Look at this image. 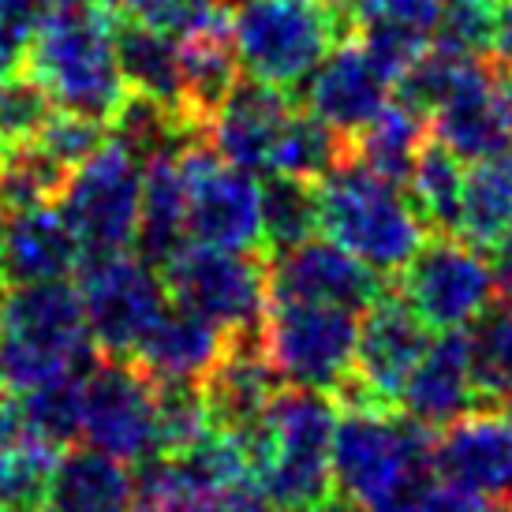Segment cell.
<instances>
[{"label": "cell", "mask_w": 512, "mask_h": 512, "mask_svg": "<svg viewBox=\"0 0 512 512\" xmlns=\"http://www.w3.org/2000/svg\"><path fill=\"white\" fill-rule=\"evenodd\" d=\"M359 311L326 303H266L262 348L285 385L337 393L352 378Z\"/></svg>", "instance_id": "8"}, {"label": "cell", "mask_w": 512, "mask_h": 512, "mask_svg": "<svg viewBox=\"0 0 512 512\" xmlns=\"http://www.w3.org/2000/svg\"><path fill=\"white\" fill-rule=\"evenodd\" d=\"M333 490L367 509L430 490V430L393 408H341L333 430Z\"/></svg>", "instance_id": "5"}, {"label": "cell", "mask_w": 512, "mask_h": 512, "mask_svg": "<svg viewBox=\"0 0 512 512\" xmlns=\"http://www.w3.org/2000/svg\"><path fill=\"white\" fill-rule=\"evenodd\" d=\"M385 292V277L333 240H303L266 258V303H326L367 311Z\"/></svg>", "instance_id": "15"}, {"label": "cell", "mask_w": 512, "mask_h": 512, "mask_svg": "<svg viewBox=\"0 0 512 512\" xmlns=\"http://www.w3.org/2000/svg\"><path fill=\"white\" fill-rule=\"evenodd\" d=\"M49 4L45 0H0V27L19 34V38H30L34 27L45 19Z\"/></svg>", "instance_id": "41"}, {"label": "cell", "mask_w": 512, "mask_h": 512, "mask_svg": "<svg viewBox=\"0 0 512 512\" xmlns=\"http://www.w3.org/2000/svg\"><path fill=\"white\" fill-rule=\"evenodd\" d=\"M75 288L83 299L86 333L101 356H131V348L169 303L161 270L128 251L86 258Z\"/></svg>", "instance_id": "11"}, {"label": "cell", "mask_w": 512, "mask_h": 512, "mask_svg": "<svg viewBox=\"0 0 512 512\" xmlns=\"http://www.w3.org/2000/svg\"><path fill=\"white\" fill-rule=\"evenodd\" d=\"M184 49V101L187 113L199 120L202 128L210 124V116L225 105L232 86L243 79L240 57L228 38V23L206 34H195L180 42Z\"/></svg>", "instance_id": "31"}, {"label": "cell", "mask_w": 512, "mask_h": 512, "mask_svg": "<svg viewBox=\"0 0 512 512\" xmlns=\"http://www.w3.org/2000/svg\"><path fill=\"white\" fill-rule=\"evenodd\" d=\"M23 49H27V38L0 27V83L12 79L15 72H23Z\"/></svg>", "instance_id": "44"}, {"label": "cell", "mask_w": 512, "mask_h": 512, "mask_svg": "<svg viewBox=\"0 0 512 512\" xmlns=\"http://www.w3.org/2000/svg\"><path fill=\"white\" fill-rule=\"evenodd\" d=\"M490 53L498 57V64H512V0H501V8L494 12V45Z\"/></svg>", "instance_id": "43"}, {"label": "cell", "mask_w": 512, "mask_h": 512, "mask_svg": "<svg viewBox=\"0 0 512 512\" xmlns=\"http://www.w3.org/2000/svg\"><path fill=\"white\" fill-rule=\"evenodd\" d=\"M303 86L307 113H314L348 143L382 113L393 94V79L374 64L356 38L333 45L322 64L303 79Z\"/></svg>", "instance_id": "19"}, {"label": "cell", "mask_w": 512, "mask_h": 512, "mask_svg": "<svg viewBox=\"0 0 512 512\" xmlns=\"http://www.w3.org/2000/svg\"><path fill=\"white\" fill-rule=\"evenodd\" d=\"M68 176L72 172L64 169L60 161H53L34 139L0 146V210L57 206Z\"/></svg>", "instance_id": "34"}, {"label": "cell", "mask_w": 512, "mask_h": 512, "mask_svg": "<svg viewBox=\"0 0 512 512\" xmlns=\"http://www.w3.org/2000/svg\"><path fill=\"white\" fill-rule=\"evenodd\" d=\"M105 139H109V124H101L94 116L68 113V109H53L45 128L34 135V143L42 146L53 161H60L68 172L79 169Z\"/></svg>", "instance_id": "39"}, {"label": "cell", "mask_w": 512, "mask_h": 512, "mask_svg": "<svg viewBox=\"0 0 512 512\" xmlns=\"http://www.w3.org/2000/svg\"><path fill=\"white\" fill-rule=\"evenodd\" d=\"M430 344V326L400 292L385 288L359 314L352 378L333 393L337 408H397L400 389Z\"/></svg>", "instance_id": "12"}, {"label": "cell", "mask_w": 512, "mask_h": 512, "mask_svg": "<svg viewBox=\"0 0 512 512\" xmlns=\"http://www.w3.org/2000/svg\"><path fill=\"white\" fill-rule=\"evenodd\" d=\"M509 512H512V490H509Z\"/></svg>", "instance_id": "51"}, {"label": "cell", "mask_w": 512, "mask_h": 512, "mask_svg": "<svg viewBox=\"0 0 512 512\" xmlns=\"http://www.w3.org/2000/svg\"><path fill=\"white\" fill-rule=\"evenodd\" d=\"M217 4H225V8H228V4H236V0H217Z\"/></svg>", "instance_id": "50"}, {"label": "cell", "mask_w": 512, "mask_h": 512, "mask_svg": "<svg viewBox=\"0 0 512 512\" xmlns=\"http://www.w3.org/2000/svg\"><path fill=\"white\" fill-rule=\"evenodd\" d=\"M348 157V139L322 124L307 109H292V116L281 128V139L273 146L270 172H288L303 180H322L329 169H337Z\"/></svg>", "instance_id": "35"}, {"label": "cell", "mask_w": 512, "mask_h": 512, "mask_svg": "<svg viewBox=\"0 0 512 512\" xmlns=\"http://www.w3.org/2000/svg\"><path fill=\"white\" fill-rule=\"evenodd\" d=\"M113 4H79L45 12L23 49V72L57 109L109 124L128 98L113 38Z\"/></svg>", "instance_id": "1"}, {"label": "cell", "mask_w": 512, "mask_h": 512, "mask_svg": "<svg viewBox=\"0 0 512 512\" xmlns=\"http://www.w3.org/2000/svg\"><path fill=\"white\" fill-rule=\"evenodd\" d=\"M221 348H225V329H217L210 318L172 299L131 348V359L154 382H199L214 367Z\"/></svg>", "instance_id": "23"}, {"label": "cell", "mask_w": 512, "mask_h": 512, "mask_svg": "<svg viewBox=\"0 0 512 512\" xmlns=\"http://www.w3.org/2000/svg\"><path fill=\"white\" fill-rule=\"evenodd\" d=\"M397 408L430 434L475 408L464 329H441L438 337H430L400 389Z\"/></svg>", "instance_id": "21"}, {"label": "cell", "mask_w": 512, "mask_h": 512, "mask_svg": "<svg viewBox=\"0 0 512 512\" xmlns=\"http://www.w3.org/2000/svg\"><path fill=\"white\" fill-rule=\"evenodd\" d=\"M83 266V247L57 206L4 210V277L12 285L68 281Z\"/></svg>", "instance_id": "22"}, {"label": "cell", "mask_w": 512, "mask_h": 512, "mask_svg": "<svg viewBox=\"0 0 512 512\" xmlns=\"http://www.w3.org/2000/svg\"><path fill=\"white\" fill-rule=\"evenodd\" d=\"M498 79H501V98H505V109H509V120H512V64H498Z\"/></svg>", "instance_id": "47"}, {"label": "cell", "mask_w": 512, "mask_h": 512, "mask_svg": "<svg viewBox=\"0 0 512 512\" xmlns=\"http://www.w3.org/2000/svg\"><path fill=\"white\" fill-rule=\"evenodd\" d=\"M38 512H135V468L94 445L64 449Z\"/></svg>", "instance_id": "24"}, {"label": "cell", "mask_w": 512, "mask_h": 512, "mask_svg": "<svg viewBox=\"0 0 512 512\" xmlns=\"http://www.w3.org/2000/svg\"><path fill=\"white\" fill-rule=\"evenodd\" d=\"M19 438H27L23 412H19V400L0 397V449H4V445H15Z\"/></svg>", "instance_id": "45"}, {"label": "cell", "mask_w": 512, "mask_h": 512, "mask_svg": "<svg viewBox=\"0 0 512 512\" xmlns=\"http://www.w3.org/2000/svg\"><path fill=\"white\" fill-rule=\"evenodd\" d=\"M471 400L479 412L512 415V311H483L464 333ZM471 408V412H475Z\"/></svg>", "instance_id": "29"}, {"label": "cell", "mask_w": 512, "mask_h": 512, "mask_svg": "<svg viewBox=\"0 0 512 512\" xmlns=\"http://www.w3.org/2000/svg\"><path fill=\"white\" fill-rule=\"evenodd\" d=\"M0 389H4V374H0Z\"/></svg>", "instance_id": "52"}, {"label": "cell", "mask_w": 512, "mask_h": 512, "mask_svg": "<svg viewBox=\"0 0 512 512\" xmlns=\"http://www.w3.org/2000/svg\"><path fill=\"white\" fill-rule=\"evenodd\" d=\"M281 374L273 370L262 348V322L251 329L225 333V348L214 367L199 378V393L206 404V419L214 430L247 438L270 412L273 397L281 393Z\"/></svg>", "instance_id": "16"}, {"label": "cell", "mask_w": 512, "mask_h": 512, "mask_svg": "<svg viewBox=\"0 0 512 512\" xmlns=\"http://www.w3.org/2000/svg\"><path fill=\"white\" fill-rule=\"evenodd\" d=\"M4 281L8 277H4V217H0V292H4Z\"/></svg>", "instance_id": "49"}, {"label": "cell", "mask_w": 512, "mask_h": 512, "mask_svg": "<svg viewBox=\"0 0 512 512\" xmlns=\"http://www.w3.org/2000/svg\"><path fill=\"white\" fill-rule=\"evenodd\" d=\"M430 139V120L419 109L404 105V101H385V109L367 128L359 131L356 139L348 143V154L363 161L367 169H374L378 176L393 180L404 187L408 172L415 165V154L423 150V143Z\"/></svg>", "instance_id": "28"}, {"label": "cell", "mask_w": 512, "mask_h": 512, "mask_svg": "<svg viewBox=\"0 0 512 512\" xmlns=\"http://www.w3.org/2000/svg\"><path fill=\"white\" fill-rule=\"evenodd\" d=\"M356 512H419V498H389V501H378V505H367V509Z\"/></svg>", "instance_id": "46"}, {"label": "cell", "mask_w": 512, "mask_h": 512, "mask_svg": "<svg viewBox=\"0 0 512 512\" xmlns=\"http://www.w3.org/2000/svg\"><path fill=\"white\" fill-rule=\"evenodd\" d=\"M318 228L382 277L400 273L427 240L408 191L348 154L318 180Z\"/></svg>", "instance_id": "3"}, {"label": "cell", "mask_w": 512, "mask_h": 512, "mask_svg": "<svg viewBox=\"0 0 512 512\" xmlns=\"http://www.w3.org/2000/svg\"><path fill=\"white\" fill-rule=\"evenodd\" d=\"M400 296L430 329H468L494 299V273L479 247L434 232L397 273Z\"/></svg>", "instance_id": "13"}, {"label": "cell", "mask_w": 512, "mask_h": 512, "mask_svg": "<svg viewBox=\"0 0 512 512\" xmlns=\"http://www.w3.org/2000/svg\"><path fill=\"white\" fill-rule=\"evenodd\" d=\"M258 221H262V255H281L318 232V180L266 172L258 187Z\"/></svg>", "instance_id": "32"}, {"label": "cell", "mask_w": 512, "mask_h": 512, "mask_svg": "<svg viewBox=\"0 0 512 512\" xmlns=\"http://www.w3.org/2000/svg\"><path fill=\"white\" fill-rule=\"evenodd\" d=\"M116 8L135 23L161 30L176 42H187L195 34H206V30L228 23V8L217 0H116Z\"/></svg>", "instance_id": "37"}, {"label": "cell", "mask_w": 512, "mask_h": 512, "mask_svg": "<svg viewBox=\"0 0 512 512\" xmlns=\"http://www.w3.org/2000/svg\"><path fill=\"white\" fill-rule=\"evenodd\" d=\"M430 468L441 486L475 498H509L512 490V415L468 412L430 441Z\"/></svg>", "instance_id": "17"}, {"label": "cell", "mask_w": 512, "mask_h": 512, "mask_svg": "<svg viewBox=\"0 0 512 512\" xmlns=\"http://www.w3.org/2000/svg\"><path fill=\"white\" fill-rule=\"evenodd\" d=\"M83 438L124 464L161 456L157 382L131 356H101L83 374Z\"/></svg>", "instance_id": "10"}, {"label": "cell", "mask_w": 512, "mask_h": 512, "mask_svg": "<svg viewBox=\"0 0 512 512\" xmlns=\"http://www.w3.org/2000/svg\"><path fill=\"white\" fill-rule=\"evenodd\" d=\"M344 30L348 19L333 0H236V12H228L240 68L288 94L303 86Z\"/></svg>", "instance_id": "6"}, {"label": "cell", "mask_w": 512, "mask_h": 512, "mask_svg": "<svg viewBox=\"0 0 512 512\" xmlns=\"http://www.w3.org/2000/svg\"><path fill=\"white\" fill-rule=\"evenodd\" d=\"M113 8H116V0H113ZM113 38H116V60H120V75H124L128 94H143V98H154V101H161V105H169V109L187 113L184 49H180V42L169 38V34H161V30H150V27H143V23H135V19H128L120 8H116ZM191 120H195V116H191Z\"/></svg>", "instance_id": "25"}, {"label": "cell", "mask_w": 512, "mask_h": 512, "mask_svg": "<svg viewBox=\"0 0 512 512\" xmlns=\"http://www.w3.org/2000/svg\"><path fill=\"white\" fill-rule=\"evenodd\" d=\"M53 101L27 72H15L0 83V146H15L34 139L53 116Z\"/></svg>", "instance_id": "38"}, {"label": "cell", "mask_w": 512, "mask_h": 512, "mask_svg": "<svg viewBox=\"0 0 512 512\" xmlns=\"http://www.w3.org/2000/svg\"><path fill=\"white\" fill-rule=\"evenodd\" d=\"M169 299L210 318L217 329H251L266 314V255L184 243L161 266Z\"/></svg>", "instance_id": "9"}, {"label": "cell", "mask_w": 512, "mask_h": 512, "mask_svg": "<svg viewBox=\"0 0 512 512\" xmlns=\"http://www.w3.org/2000/svg\"><path fill=\"white\" fill-rule=\"evenodd\" d=\"M464 161L430 135L423 150L415 154V165L404 180V191L412 199L415 214L423 217L430 232L456 236L460 228V199H464Z\"/></svg>", "instance_id": "30"}, {"label": "cell", "mask_w": 512, "mask_h": 512, "mask_svg": "<svg viewBox=\"0 0 512 512\" xmlns=\"http://www.w3.org/2000/svg\"><path fill=\"white\" fill-rule=\"evenodd\" d=\"M494 251V262H490V273H494V296L501 299V307L512 311V232L501 243L490 247Z\"/></svg>", "instance_id": "42"}, {"label": "cell", "mask_w": 512, "mask_h": 512, "mask_svg": "<svg viewBox=\"0 0 512 512\" xmlns=\"http://www.w3.org/2000/svg\"><path fill=\"white\" fill-rule=\"evenodd\" d=\"M64 449L45 441L19 438L0 449V512H38L53 464Z\"/></svg>", "instance_id": "36"}, {"label": "cell", "mask_w": 512, "mask_h": 512, "mask_svg": "<svg viewBox=\"0 0 512 512\" xmlns=\"http://www.w3.org/2000/svg\"><path fill=\"white\" fill-rule=\"evenodd\" d=\"M333 430H337V400L329 393L281 385L270 412L243 438L251 479L273 512L311 509L337 494L329 464Z\"/></svg>", "instance_id": "2"}, {"label": "cell", "mask_w": 512, "mask_h": 512, "mask_svg": "<svg viewBox=\"0 0 512 512\" xmlns=\"http://www.w3.org/2000/svg\"><path fill=\"white\" fill-rule=\"evenodd\" d=\"M296 101L288 98V90H277L258 79H240L232 86L225 105L210 116L206 124V143L225 157L228 165L266 176L273 165V146L281 139V128L292 116Z\"/></svg>", "instance_id": "20"}, {"label": "cell", "mask_w": 512, "mask_h": 512, "mask_svg": "<svg viewBox=\"0 0 512 512\" xmlns=\"http://www.w3.org/2000/svg\"><path fill=\"white\" fill-rule=\"evenodd\" d=\"M430 135L449 146L464 165L512 150V120L501 98L498 64L486 57L464 64L453 90L430 113Z\"/></svg>", "instance_id": "18"}, {"label": "cell", "mask_w": 512, "mask_h": 512, "mask_svg": "<svg viewBox=\"0 0 512 512\" xmlns=\"http://www.w3.org/2000/svg\"><path fill=\"white\" fill-rule=\"evenodd\" d=\"M180 169L187 184V243L262 251L255 176L228 165L206 139L180 154Z\"/></svg>", "instance_id": "14"}, {"label": "cell", "mask_w": 512, "mask_h": 512, "mask_svg": "<svg viewBox=\"0 0 512 512\" xmlns=\"http://www.w3.org/2000/svg\"><path fill=\"white\" fill-rule=\"evenodd\" d=\"M419 512H509L498 498H475L453 486H430L419 498Z\"/></svg>", "instance_id": "40"}, {"label": "cell", "mask_w": 512, "mask_h": 512, "mask_svg": "<svg viewBox=\"0 0 512 512\" xmlns=\"http://www.w3.org/2000/svg\"><path fill=\"white\" fill-rule=\"evenodd\" d=\"M139 195H143V165L116 135H109L68 176L57 199L60 217L68 221L83 247V262L135 247Z\"/></svg>", "instance_id": "7"}, {"label": "cell", "mask_w": 512, "mask_h": 512, "mask_svg": "<svg viewBox=\"0 0 512 512\" xmlns=\"http://www.w3.org/2000/svg\"><path fill=\"white\" fill-rule=\"evenodd\" d=\"M512 232V150L471 161L464 172L460 228L456 236L479 251H490Z\"/></svg>", "instance_id": "27"}, {"label": "cell", "mask_w": 512, "mask_h": 512, "mask_svg": "<svg viewBox=\"0 0 512 512\" xmlns=\"http://www.w3.org/2000/svg\"><path fill=\"white\" fill-rule=\"evenodd\" d=\"M49 8H79V4H113V0H45Z\"/></svg>", "instance_id": "48"}, {"label": "cell", "mask_w": 512, "mask_h": 512, "mask_svg": "<svg viewBox=\"0 0 512 512\" xmlns=\"http://www.w3.org/2000/svg\"><path fill=\"white\" fill-rule=\"evenodd\" d=\"M187 243V184L180 157H154L143 165V195H139V228L135 255L150 266H165Z\"/></svg>", "instance_id": "26"}, {"label": "cell", "mask_w": 512, "mask_h": 512, "mask_svg": "<svg viewBox=\"0 0 512 512\" xmlns=\"http://www.w3.org/2000/svg\"><path fill=\"white\" fill-rule=\"evenodd\" d=\"M83 374L86 370H68L27 393H15L27 438L53 449H68L75 438H83Z\"/></svg>", "instance_id": "33"}, {"label": "cell", "mask_w": 512, "mask_h": 512, "mask_svg": "<svg viewBox=\"0 0 512 512\" xmlns=\"http://www.w3.org/2000/svg\"><path fill=\"white\" fill-rule=\"evenodd\" d=\"M98 348L86 333L83 299L68 281L12 285L0 292L4 389L27 393L68 370H90Z\"/></svg>", "instance_id": "4"}]
</instances>
